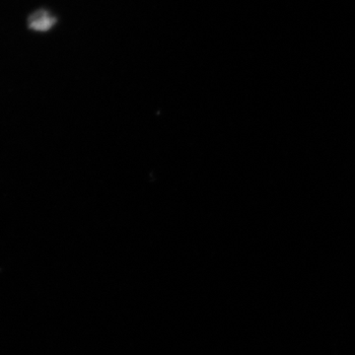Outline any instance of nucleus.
I'll use <instances>...</instances> for the list:
<instances>
[{"instance_id":"obj_1","label":"nucleus","mask_w":355,"mask_h":355,"mask_svg":"<svg viewBox=\"0 0 355 355\" xmlns=\"http://www.w3.org/2000/svg\"><path fill=\"white\" fill-rule=\"evenodd\" d=\"M57 22V19L48 11L38 10L32 14L28 20V24L35 31H48Z\"/></svg>"}]
</instances>
